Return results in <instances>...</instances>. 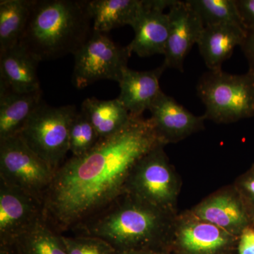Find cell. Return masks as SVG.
I'll return each mask as SVG.
<instances>
[{
	"mask_svg": "<svg viewBox=\"0 0 254 254\" xmlns=\"http://www.w3.org/2000/svg\"><path fill=\"white\" fill-rule=\"evenodd\" d=\"M162 144L150 118L132 117L86 154L66 160L45 196V221L63 235L94 216L125 193L136 163Z\"/></svg>",
	"mask_w": 254,
	"mask_h": 254,
	"instance_id": "6da1fadb",
	"label": "cell"
},
{
	"mask_svg": "<svg viewBox=\"0 0 254 254\" xmlns=\"http://www.w3.org/2000/svg\"><path fill=\"white\" fill-rule=\"evenodd\" d=\"M45 220L44 204L39 198L0 182V245L15 240Z\"/></svg>",
	"mask_w": 254,
	"mask_h": 254,
	"instance_id": "8fae6325",
	"label": "cell"
},
{
	"mask_svg": "<svg viewBox=\"0 0 254 254\" xmlns=\"http://www.w3.org/2000/svg\"><path fill=\"white\" fill-rule=\"evenodd\" d=\"M75 105L54 108L44 102L25 124L18 136L55 172L69 151V128L77 113Z\"/></svg>",
	"mask_w": 254,
	"mask_h": 254,
	"instance_id": "8992f818",
	"label": "cell"
},
{
	"mask_svg": "<svg viewBox=\"0 0 254 254\" xmlns=\"http://www.w3.org/2000/svg\"><path fill=\"white\" fill-rule=\"evenodd\" d=\"M155 254H176L175 252H173V251L170 250H165L163 251H160V252H155Z\"/></svg>",
	"mask_w": 254,
	"mask_h": 254,
	"instance_id": "1f68e13d",
	"label": "cell"
},
{
	"mask_svg": "<svg viewBox=\"0 0 254 254\" xmlns=\"http://www.w3.org/2000/svg\"><path fill=\"white\" fill-rule=\"evenodd\" d=\"M148 110L157 134L165 145L178 143L205 128L203 115H193L163 91Z\"/></svg>",
	"mask_w": 254,
	"mask_h": 254,
	"instance_id": "4fadbf2b",
	"label": "cell"
},
{
	"mask_svg": "<svg viewBox=\"0 0 254 254\" xmlns=\"http://www.w3.org/2000/svg\"><path fill=\"white\" fill-rule=\"evenodd\" d=\"M233 185L254 215V163L237 177Z\"/></svg>",
	"mask_w": 254,
	"mask_h": 254,
	"instance_id": "484cf974",
	"label": "cell"
},
{
	"mask_svg": "<svg viewBox=\"0 0 254 254\" xmlns=\"http://www.w3.org/2000/svg\"><path fill=\"white\" fill-rule=\"evenodd\" d=\"M115 254H155V252L143 250L116 251Z\"/></svg>",
	"mask_w": 254,
	"mask_h": 254,
	"instance_id": "f546056e",
	"label": "cell"
},
{
	"mask_svg": "<svg viewBox=\"0 0 254 254\" xmlns=\"http://www.w3.org/2000/svg\"><path fill=\"white\" fill-rule=\"evenodd\" d=\"M168 16L170 31L163 64L183 72L186 57L198 43L204 25L187 1L176 0L169 9Z\"/></svg>",
	"mask_w": 254,
	"mask_h": 254,
	"instance_id": "7c38bea8",
	"label": "cell"
},
{
	"mask_svg": "<svg viewBox=\"0 0 254 254\" xmlns=\"http://www.w3.org/2000/svg\"><path fill=\"white\" fill-rule=\"evenodd\" d=\"M13 246L17 254H68L62 235L45 220L18 237Z\"/></svg>",
	"mask_w": 254,
	"mask_h": 254,
	"instance_id": "7402d4cb",
	"label": "cell"
},
{
	"mask_svg": "<svg viewBox=\"0 0 254 254\" xmlns=\"http://www.w3.org/2000/svg\"><path fill=\"white\" fill-rule=\"evenodd\" d=\"M131 55L127 46H119L106 33L93 31L86 43L73 55V86L83 89L105 79L120 83Z\"/></svg>",
	"mask_w": 254,
	"mask_h": 254,
	"instance_id": "ba28073f",
	"label": "cell"
},
{
	"mask_svg": "<svg viewBox=\"0 0 254 254\" xmlns=\"http://www.w3.org/2000/svg\"><path fill=\"white\" fill-rule=\"evenodd\" d=\"M43 91L18 93L0 84V141L17 136L43 103Z\"/></svg>",
	"mask_w": 254,
	"mask_h": 254,
	"instance_id": "ac0fdd59",
	"label": "cell"
},
{
	"mask_svg": "<svg viewBox=\"0 0 254 254\" xmlns=\"http://www.w3.org/2000/svg\"><path fill=\"white\" fill-rule=\"evenodd\" d=\"M205 26L235 24L242 26L235 0H187Z\"/></svg>",
	"mask_w": 254,
	"mask_h": 254,
	"instance_id": "603a6c76",
	"label": "cell"
},
{
	"mask_svg": "<svg viewBox=\"0 0 254 254\" xmlns=\"http://www.w3.org/2000/svg\"><path fill=\"white\" fill-rule=\"evenodd\" d=\"M189 210L235 236L254 227V215L233 184L215 190Z\"/></svg>",
	"mask_w": 254,
	"mask_h": 254,
	"instance_id": "30bf717a",
	"label": "cell"
},
{
	"mask_svg": "<svg viewBox=\"0 0 254 254\" xmlns=\"http://www.w3.org/2000/svg\"><path fill=\"white\" fill-rule=\"evenodd\" d=\"M68 254H115L116 251L108 242L98 237L62 235Z\"/></svg>",
	"mask_w": 254,
	"mask_h": 254,
	"instance_id": "d4e9b609",
	"label": "cell"
},
{
	"mask_svg": "<svg viewBox=\"0 0 254 254\" xmlns=\"http://www.w3.org/2000/svg\"><path fill=\"white\" fill-rule=\"evenodd\" d=\"M165 146L155 147L136 163L127 180L125 193L177 214L182 181Z\"/></svg>",
	"mask_w": 254,
	"mask_h": 254,
	"instance_id": "5b68a950",
	"label": "cell"
},
{
	"mask_svg": "<svg viewBox=\"0 0 254 254\" xmlns=\"http://www.w3.org/2000/svg\"><path fill=\"white\" fill-rule=\"evenodd\" d=\"M131 27L135 36L127 46L131 54L141 58L165 55L170 31L168 14L153 6L151 0H143V9Z\"/></svg>",
	"mask_w": 254,
	"mask_h": 254,
	"instance_id": "5bb4252c",
	"label": "cell"
},
{
	"mask_svg": "<svg viewBox=\"0 0 254 254\" xmlns=\"http://www.w3.org/2000/svg\"><path fill=\"white\" fill-rule=\"evenodd\" d=\"M242 25L246 30L254 29V0H235Z\"/></svg>",
	"mask_w": 254,
	"mask_h": 254,
	"instance_id": "4316f807",
	"label": "cell"
},
{
	"mask_svg": "<svg viewBox=\"0 0 254 254\" xmlns=\"http://www.w3.org/2000/svg\"><path fill=\"white\" fill-rule=\"evenodd\" d=\"M55 172L20 136L0 141V182L44 201Z\"/></svg>",
	"mask_w": 254,
	"mask_h": 254,
	"instance_id": "52a82bcc",
	"label": "cell"
},
{
	"mask_svg": "<svg viewBox=\"0 0 254 254\" xmlns=\"http://www.w3.org/2000/svg\"><path fill=\"white\" fill-rule=\"evenodd\" d=\"M235 253H234V254H235Z\"/></svg>",
	"mask_w": 254,
	"mask_h": 254,
	"instance_id": "d6a6232c",
	"label": "cell"
},
{
	"mask_svg": "<svg viewBox=\"0 0 254 254\" xmlns=\"http://www.w3.org/2000/svg\"><path fill=\"white\" fill-rule=\"evenodd\" d=\"M237 254H254V227H249L239 237Z\"/></svg>",
	"mask_w": 254,
	"mask_h": 254,
	"instance_id": "83f0119b",
	"label": "cell"
},
{
	"mask_svg": "<svg viewBox=\"0 0 254 254\" xmlns=\"http://www.w3.org/2000/svg\"><path fill=\"white\" fill-rule=\"evenodd\" d=\"M81 111L89 119L100 138L118 133L132 118L118 98L111 100L86 98L82 103Z\"/></svg>",
	"mask_w": 254,
	"mask_h": 254,
	"instance_id": "ffe728a7",
	"label": "cell"
},
{
	"mask_svg": "<svg viewBox=\"0 0 254 254\" xmlns=\"http://www.w3.org/2000/svg\"><path fill=\"white\" fill-rule=\"evenodd\" d=\"M35 0L0 1V53L19 43Z\"/></svg>",
	"mask_w": 254,
	"mask_h": 254,
	"instance_id": "44dd1931",
	"label": "cell"
},
{
	"mask_svg": "<svg viewBox=\"0 0 254 254\" xmlns=\"http://www.w3.org/2000/svg\"><path fill=\"white\" fill-rule=\"evenodd\" d=\"M166 67L162 64L150 71H138L128 67L124 69L120 80L118 99L132 117L143 116L162 91L160 78Z\"/></svg>",
	"mask_w": 254,
	"mask_h": 254,
	"instance_id": "9a60e30c",
	"label": "cell"
},
{
	"mask_svg": "<svg viewBox=\"0 0 254 254\" xmlns=\"http://www.w3.org/2000/svg\"><path fill=\"white\" fill-rule=\"evenodd\" d=\"M0 254H17L14 246L0 245Z\"/></svg>",
	"mask_w": 254,
	"mask_h": 254,
	"instance_id": "4dcf8cb0",
	"label": "cell"
},
{
	"mask_svg": "<svg viewBox=\"0 0 254 254\" xmlns=\"http://www.w3.org/2000/svg\"><path fill=\"white\" fill-rule=\"evenodd\" d=\"M87 13L93 21V31L106 33L114 28L131 26L143 6V0L85 1Z\"/></svg>",
	"mask_w": 254,
	"mask_h": 254,
	"instance_id": "d6986e66",
	"label": "cell"
},
{
	"mask_svg": "<svg viewBox=\"0 0 254 254\" xmlns=\"http://www.w3.org/2000/svg\"><path fill=\"white\" fill-rule=\"evenodd\" d=\"M247 30L235 24L205 26L197 45L210 71L222 69L224 62L232 56L237 46H242Z\"/></svg>",
	"mask_w": 254,
	"mask_h": 254,
	"instance_id": "e0dca14e",
	"label": "cell"
},
{
	"mask_svg": "<svg viewBox=\"0 0 254 254\" xmlns=\"http://www.w3.org/2000/svg\"><path fill=\"white\" fill-rule=\"evenodd\" d=\"M177 215L124 193L71 231L102 239L115 251L158 252L169 249Z\"/></svg>",
	"mask_w": 254,
	"mask_h": 254,
	"instance_id": "7a4b0ae2",
	"label": "cell"
},
{
	"mask_svg": "<svg viewBox=\"0 0 254 254\" xmlns=\"http://www.w3.org/2000/svg\"><path fill=\"white\" fill-rule=\"evenodd\" d=\"M197 95L205 107L204 118L218 124L254 117V72L231 74L222 69L200 76Z\"/></svg>",
	"mask_w": 254,
	"mask_h": 254,
	"instance_id": "277c9868",
	"label": "cell"
},
{
	"mask_svg": "<svg viewBox=\"0 0 254 254\" xmlns=\"http://www.w3.org/2000/svg\"><path fill=\"white\" fill-rule=\"evenodd\" d=\"M238 240L187 210L175 217L169 250L176 254H230L236 252Z\"/></svg>",
	"mask_w": 254,
	"mask_h": 254,
	"instance_id": "9c48e42d",
	"label": "cell"
},
{
	"mask_svg": "<svg viewBox=\"0 0 254 254\" xmlns=\"http://www.w3.org/2000/svg\"><path fill=\"white\" fill-rule=\"evenodd\" d=\"M85 1L35 0L19 43L40 60L74 55L93 32Z\"/></svg>",
	"mask_w": 254,
	"mask_h": 254,
	"instance_id": "3957f363",
	"label": "cell"
},
{
	"mask_svg": "<svg viewBox=\"0 0 254 254\" xmlns=\"http://www.w3.org/2000/svg\"><path fill=\"white\" fill-rule=\"evenodd\" d=\"M100 139L89 119L83 112H77L69 128V151L72 156L81 157L86 154Z\"/></svg>",
	"mask_w": 254,
	"mask_h": 254,
	"instance_id": "cb8c5ba5",
	"label": "cell"
},
{
	"mask_svg": "<svg viewBox=\"0 0 254 254\" xmlns=\"http://www.w3.org/2000/svg\"><path fill=\"white\" fill-rule=\"evenodd\" d=\"M249 64V71L254 72V29L247 30L245 41L240 46Z\"/></svg>",
	"mask_w": 254,
	"mask_h": 254,
	"instance_id": "f1b7e54d",
	"label": "cell"
},
{
	"mask_svg": "<svg viewBox=\"0 0 254 254\" xmlns=\"http://www.w3.org/2000/svg\"><path fill=\"white\" fill-rule=\"evenodd\" d=\"M39 63L40 60L19 43L0 53V84L18 93L41 90L37 73Z\"/></svg>",
	"mask_w": 254,
	"mask_h": 254,
	"instance_id": "2e32d148",
	"label": "cell"
}]
</instances>
